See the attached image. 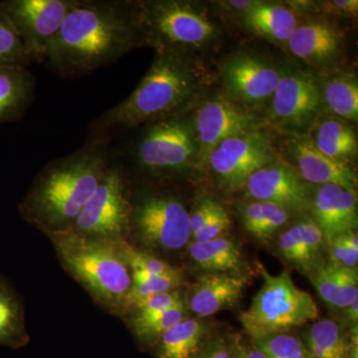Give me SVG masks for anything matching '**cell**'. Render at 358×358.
Instances as JSON below:
<instances>
[{
	"label": "cell",
	"instance_id": "cell-1",
	"mask_svg": "<svg viewBox=\"0 0 358 358\" xmlns=\"http://www.w3.org/2000/svg\"><path fill=\"white\" fill-rule=\"evenodd\" d=\"M145 46L136 1L80 0L53 39L44 64L64 79H77Z\"/></svg>",
	"mask_w": 358,
	"mask_h": 358
},
{
	"label": "cell",
	"instance_id": "cell-2",
	"mask_svg": "<svg viewBox=\"0 0 358 358\" xmlns=\"http://www.w3.org/2000/svg\"><path fill=\"white\" fill-rule=\"evenodd\" d=\"M114 157L110 143L87 141L73 154L49 162L21 201V216L46 235L72 230Z\"/></svg>",
	"mask_w": 358,
	"mask_h": 358
},
{
	"label": "cell",
	"instance_id": "cell-3",
	"mask_svg": "<svg viewBox=\"0 0 358 358\" xmlns=\"http://www.w3.org/2000/svg\"><path fill=\"white\" fill-rule=\"evenodd\" d=\"M199 66L188 54L159 50L133 93L90 126L87 141L110 143L119 129H136L181 115L200 88Z\"/></svg>",
	"mask_w": 358,
	"mask_h": 358
},
{
	"label": "cell",
	"instance_id": "cell-4",
	"mask_svg": "<svg viewBox=\"0 0 358 358\" xmlns=\"http://www.w3.org/2000/svg\"><path fill=\"white\" fill-rule=\"evenodd\" d=\"M59 262L100 307L115 317L131 310V271L117 242L78 234L73 230L47 235Z\"/></svg>",
	"mask_w": 358,
	"mask_h": 358
},
{
	"label": "cell",
	"instance_id": "cell-5",
	"mask_svg": "<svg viewBox=\"0 0 358 358\" xmlns=\"http://www.w3.org/2000/svg\"><path fill=\"white\" fill-rule=\"evenodd\" d=\"M257 265L263 285L248 310L240 315L242 326L251 339L289 333L317 319V303L308 292L296 286L289 271L273 275L262 264Z\"/></svg>",
	"mask_w": 358,
	"mask_h": 358
},
{
	"label": "cell",
	"instance_id": "cell-6",
	"mask_svg": "<svg viewBox=\"0 0 358 358\" xmlns=\"http://www.w3.org/2000/svg\"><path fill=\"white\" fill-rule=\"evenodd\" d=\"M136 13L145 45L157 51L188 54L210 42L217 33L212 21L189 2L136 1Z\"/></svg>",
	"mask_w": 358,
	"mask_h": 358
},
{
	"label": "cell",
	"instance_id": "cell-7",
	"mask_svg": "<svg viewBox=\"0 0 358 358\" xmlns=\"http://www.w3.org/2000/svg\"><path fill=\"white\" fill-rule=\"evenodd\" d=\"M128 181L115 155L93 196L78 216L72 230L84 236L119 242L131 232V201Z\"/></svg>",
	"mask_w": 358,
	"mask_h": 358
},
{
	"label": "cell",
	"instance_id": "cell-8",
	"mask_svg": "<svg viewBox=\"0 0 358 358\" xmlns=\"http://www.w3.org/2000/svg\"><path fill=\"white\" fill-rule=\"evenodd\" d=\"M197 150L192 122L178 115L147 124L133 155L143 171L164 176L182 173L196 164Z\"/></svg>",
	"mask_w": 358,
	"mask_h": 358
},
{
	"label": "cell",
	"instance_id": "cell-9",
	"mask_svg": "<svg viewBox=\"0 0 358 358\" xmlns=\"http://www.w3.org/2000/svg\"><path fill=\"white\" fill-rule=\"evenodd\" d=\"M131 201V231L141 243L166 251H178L189 244V211L176 195L143 193Z\"/></svg>",
	"mask_w": 358,
	"mask_h": 358
},
{
	"label": "cell",
	"instance_id": "cell-10",
	"mask_svg": "<svg viewBox=\"0 0 358 358\" xmlns=\"http://www.w3.org/2000/svg\"><path fill=\"white\" fill-rule=\"evenodd\" d=\"M80 0H3L0 13L13 24L33 63L42 64L65 18Z\"/></svg>",
	"mask_w": 358,
	"mask_h": 358
},
{
	"label": "cell",
	"instance_id": "cell-11",
	"mask_svg": "<svg viewBox=\"0 0 358 358\" xmlns=\"http://www.w3.org/2000/svg\"><path fill=\"white\" fill-rule=\"evenodd\" d=\"M192 124L199 148L196 164H201L222 141L258 131L260 120L239 103L218 96L200 106Z\"/></svg>",
	"mask_w": 358,
	"mask_h": 358
},
{
	"label": "cell",
	"instance_id": "cell-12",
	"mask_svg": "<svg viewBox=\"0 0 358 358\" xmlns=\"http://www.w3.org/2000/svg\"><path fill=\"white\" fill-rule=\"evenodd\" d=\"M275 160L270 143L258 131L222 141L212 150L206 164L227 189L237 190L244 187L252 174Z\"/></svg>",
	"mask_w": 358,
	"mask_h": 358
},
{
	"label": "cell",
	"instance_id": "cell-13",
	"mask_svg": "<svg viewBox=\"0 0 358 358\" xmlns=\"http://www.w3.org/2000/svg\"><path fill=\"white\" fill-rule=\"evenodd\" d=\"M247 194L253 200L280 205L289 212L310 208V192L294 167L273 162L252 174L247 180Z\"/></svg>",
	"mask_w": 358,
	"mask_h": 358
},
{
	"label": "cell",
	"instance_id": "cell-14",
	"mask_svg": "<svg viewBox=\"0 0 358 358\" xmlns=\"http://www.w3.org/2000/svg\"><path fill=\"white\" fill-rule=\"evenodd\" d=\"M322 100L319 84L310 73L291 71L282 74L273 94L271 115L285 124L303 127L320 112Z\"/></svg>",
	"mask_w": 358,
	"mask_h": 358
},
{
	"label": "cell",
	"instance_id": "cell-15",
	"mask_svg": "<svg viewBox=\"0 0 358 358\" xmlns=\"http://www.w3.org/2000/svg\"><path fill=\"white\" fill-rule=\"evenodd\" d=\"M281 76L274 66L249 54L231 58L223 70L224 84L231 95L248 105L272 98Z\"/></svg>",
	"mask_w": 358,
	"mask_h": 358
},
{
	"label": "cell",
	"instance_id": "cell-16",
	"mask_svg": "<svg viewBox=\"0 0 358 358\" xmlns=\"http://www.w3.org/2000/svg\"><path fill=\"white\" fill-rule=\"evenodd\" d=\"M313 220L326 238L327 247L334 237L357 231V189L334 185H320L310 200Z\"/></svg>",
	"mask_w": 358,
	"mask_h": 358
},
{
	"label": "cell",
	"instance_id": "cell-17",
	"mask_svg": "<svg viewBox=\"0 0 358 358\" xmlns=\"http://www.w3.org/2000/svg\"><path fill=\"white\" fill-rule=\"evenodd\" d=\"M291 148L298 167L296 171L306 183L357 189V176L352 167L322 154L308 136H294Z\"/></svg>",
	"mask_w": 358,
	"mask_h": 358
},
{
	"label": "cell",
	"instance_id": "cell-18",
	"mask_svg": "<svg viewBox=\"0 0 358 358\" xmlns=\"http://www.w3.org/2000/svg\"><path fill=\"white\" fill-rule=\"evenodd\" d=\"M248 278L243 274L206 273L192 285L188 296V310L199 317H208L239 301Z\"/></svg>",
	"mask_w": 358,
	"mask_h": 358
},
{
	"label": "cell",
	"instance_id": "cell-19",
	"mask_svg": "<svg viewBox=\"0 0 358 358\" xmlns=\"http://www.w3.org/2000/svg\"><path fill=\"white\" fill-rule=\"evenodd\" d=\"M327 250L324 233L313 218L299 221L278 237L279 255L306 275L324 262Z\"/></svg>",
	"mask_w": 358,
	"mask_h": 358
},
{
	"label": "cell",
	"instance_id": "cell-20",
	"mask_svg": "<svg viewBox=\"0 0 358 358\" xmlns=\"http://www.w3.org/2000/svg\"><path fill=\"white\" fill-rule=\"evenodd\" d=\"M287 44L296 57L312 65L329 64L341 51L338 33L324 22L298 25Z\"/></svg>",
	"mask_w": 358,
	"mask_h": 358
},
{
	"label": "cell",
	"instance_id": "cell-21",
	"mask_svg": "<svg viewBox=\"0 0 358 358\" xmlns=\"http://www.w3.org/2000/svg\"><path fill=\"white\" fill-rule=\"evenodd\" d=\"M307 277L329 307L343 310L358 299L357 268L324 260Z\"/></svg>",
	"mask_w": 358,
	"mask_h": 358
},
{
	"label": "cell",
	"instance_id": "cell-22",
	"mask_svg": "<svg viewBox=\"0 0 358 358\" xmlns=\"http://www.w3.org/2000/svg\"><path fill=\"white\" fill-rule=\"evenodd\" d=\"M34 94L35 78L27 68L0 67V124L20 120Z\"/></svg>",
	"mask_w": 358,
	"mask_h": 358
},
{
	"label": "cell",
	"instance_id": "cell-23",
	"mask_svg": "<svg viewBox=\"0 0 358 358\" xmlns=\"http://www.w3.org/2000/svg\"><path fill=\"white\" fill-rule=\"evenodd\" d=\"M188 252L193 262L206 273L243 274L242 251L232 238L224 236L203 243L192 241Z\"/></svg>",
	"mask_w": 358,
	"mask_h": 358
},
{
	"label": "cell",
	"instance_id": "cell-24",
	"mask_svg": "<svg viewBox=\"0 0 358 358\" xmlns=\"http://www.w3.org/2000/svg\"><path fill=\"white\" fill-rule=\"evenodd\" d=\"M29 341L22 299L8 280L0 275V346L20 350Z\"/></svg>",
	"mask_w": 358,
	"mask_h": 358
},
{
	"label": "cell",
	"instance_id": "cell-25",
	"mask_svg": "<svg viewBox=\"0 0 358 358\" xmlns=\"http://www.w3.org/2000/svg\"><path fill=\"white\" fill-rule=\"evenodd\" d=\"M244 22L257 35L287 43L298 27L296 14L287 7L258 2L244 14Z\"/></svg>",
	"mask_w": 358,
	"mask_h": 358
},
{
	"label": "cell",
	"instance_id": "cell-26",
	"mask_svg": "<svg viewBox=\"0 0 358 358\" xmlns=\"http://www.w3.org/2000/svg\"><path fill=\"white\" fill-rule=\"evenodd\" d=\"M206 334L202 320L185 317L155 343V358H193L203 346Z\"/></svg>",
	"mask_w": 358,
	"mask_h": 358
},
{
	"label": "cell",
	"instance_id": "cell-27",
	"mask_svg": "<svg viewBox=\"0 0 358 358\" xmlns=\"http://www.w3.org/2000/svg\"><path fill=\"white\" fill-rule=\"evenodd\" d=\"M308 138L322 154L341 164H350L357 154V133L339 120H322Z\"/></svg>",
	"mask_w": 358,
	"mask_h": 358
},
{
	"label": "cell",
	"instance_id": "cell-28",
	"mask_svg": "<svg viewBox=\"0 0 358 358\" xmlns=\"http://www.w3.org/2000/svg\"><path fill=\"white\" fill-rule=\"evenodd\" d=\"M239 212L245 229L260 242L272 240L289 218L284 207L259 200L242 205Z\"/></svg>",
	"mask_w": 358,
	"mask_h": 358
},
{
	"label": "cell",
	"instance_id": "cell-29",
	"mask_svg": "<svg viewBox=\"0 0 358 358\" xmlns=\"http://www.w3.org/2000/svg\"><path fill=\"white\" fill-rule=\"evenodd\" d=\"M303 343L312 358L348 357V331L336 320L313 322L303 336Z\"/></svg>",
	"mask_w": 358,
	"mask_h": 358
},
{
	"label": "cell",
	"instance_id": "cell-30",
	"mask_svg": "<svg viewBox=\"0 0 358 358\" xmlns=\"http://www.w3.org/2000/svg\"><path fill=\"white\" fill-rule=\"evenodd\" d=\"M324 100L334 114L348 121L357 122V77L348 73H341L327 80L324 86Z\"/></svg>",
	"mask_w": 358,
	"mask_h": 358
},
{
	"label": "cell",
	"instance_id": "cell-31",
	"mask_svg": "<svg viewBox=\"0 0 358 358\" xmlns=\"http://www.w3.org/2000/svg\"><path fill=\"white\" fill-rule=\"evenodd\" d=\"M131 310L150 296L180 289L185 284V278L178 268L164 275H148L141 272H131Z\"/></svg>",
	"mask_w": 358,
	"mask_h": 358
},
{
	"label": "cell",
	"instance_id": "cell-32",
	"mask_svg": "<svg viewBox=\"0 0 358 358\" xmlns=\"http://www.w3.org/2000/svg\"><path fill=\"white\" fill-rule=\"evenodd\" d=\"M188 317V308L185 301L166 312L162 313L159 317L143 324L131 326L134 336L140 343L145 345H155L162 334L173 329L174 326Z\"/></svg>",
	"mask_w": 358,
	"mask_h": 358
},
{
	"label": "cell",
	"instance_id": "cell-33",
	"mask_svg": "<svg viewBox=\"0 0 358 358\" xmlns=\"http://www.w3.org/2000/svg\"><path fill=\"white\" fill-rule=\"evenodd\" d=\"M32 63L20 35L6 16L0 13V67L27 68Z\"/></svg>",
	"mask_w": 358,
	"mask_h": 358
},
{
	"label": "cell",
	"instance_id": "cell-34",
	"mask_svg": "<svg viewBox=\"0 0 358 358\" xmlns=\"http://www.w3.org/2000/svg\"><path fill=\"white\" fill-rule=\"evenodd\" d=\"M251 341L268 358H312L303 341L289 333Z\"/></svg>",
	"mask_w": 358,
	"mask_h": 358
},
{
	"label": "cell",
	"instance_id": "cell-35",
	"mask_svg": "<svg viewBox=\"0 0 358 358\" xmlns=\"http://www.w3.org/2000/svg\"><path fill=\"white\" fill-rule=\"evenodd\" d=\"M124 262L131 272H141L148 275H164L178 270L166 261L157 258L147 252L134 248L128 240L117 242Z\"/></svg>",
	"mask_w": 358,
	"mask_h": 358
},
{
	"label": "cell",
	"instance_id": "cell-36",
	"mask_svg": "<svg viewBox=\"0 0 358 358\" xmlns=\"http://www.w3.org/2000/svg\"><path fill=\"white\" fill-rule=\"evenodd\" d=\"M182 301H185V298H183L180 289H173V291L150 296L131 308V310H134V313L131 324L136 326V324H143V322L155 320L162 313Z\"/></svg>",
	"mask_w": 358,
	"mask_h": 358
},
{
	"label": "cell",
	"instance_id": "cell-37",
	"mask_svg": "<svg viewBox=\"0 0 358 358\" xmlns=\"http://www.w3.org/2000/svg\"><path fill=\"white\" fill-rule=\"evenodd\" d=\"M231 228H232V220H231L229 214L222 205L219 203L210 218L206 221L203 227L192 239L193 242H199V243L211 241L217 238L227 236V233L229 232Z\"/></svg>",
	"mask_w": 358,
	"mask_h": 358
},
{
	"label": "cell",
	"instance_id": "cell-38",
	"mask_svg": "<svg viewBox=\"0 0 358 358\" xmlns=\"http://www.w3.org/2000/svg\"><path fill=\"white\" fill-rule=\"evenodd\" d=\"M327 251L331 256L329 260L333 262L348 268H357L358 252L348 246L345 235L341 234L334 237L327 245Z\"/></svg>",
	"mask_w": 358,
	"mask_h": 358
},
{
	"label": "cell",
	"instance_id": "cell-39",
	"mask_svg": "<svg viewBox=\"0 0 358 358\" xmlns=\"http://www.w3.org/2000/svg\"><path fill=\"white\" fill-rule=\"evenodd\" d=\"M219 202L212 199H204L195 206L192 212H189L190 228L192 238L203 227L206 221L210 218L213 212L217 208Z\"/></svg>",
	"mask_w": 358,
	"mask_h": 358
},
{
	"label": "cell",
	"instance_id": "cell-40",
	"mask_svg": "<svg viewBox=\"0 0 358 358\" xmlns=\"http://www.w3.org/2000/svg\"><path fill=\"white\" fill-rule=\"evenodd\" d=\"M193 358H233L229 341L222 338L205 341L203 346Z\"/></svg>",
	"mask_w": 358,
	"mask_h": 358
},
{
	"label": "cell",
	"instance_id": "cell-41",
	"mask_svg": "<svg viewBox=\"0 0 358 358\" xmlns=\"http://www.w3.org/2000/svg\"><path fill=\"white\" fill-rule=\"evenodd\" d=\"M233 358H268L253 343H246L240 334H232L228 339Z\"/></svg>",
	"mask_w": 358,
	"mask_h": 358
},
{
	"label": "cell",
	"instance_id": "cell-42",
	"mask_svg": "<svg viewBox=\"0 0 358 358\" xmlns=\"http://www.w3.org/2000/svg\"><path fill=\"white\" fill-rule=\"evenodd\" d=\"M322 6L327 13L341 16H355L357 14V0H334V1L322 2Z\"/></svg>",
	"mask_w": 358,
	"mask_h": 358
},
{
	"label": "cell",
	"instance_id": "cell-43",
	"mask_svg": "<svg viewBox=\"0 0 358 358\" xmlns=\"http://www.w3.org/2000/svg\"><path fill=\"white\" fill-rule=\"evenodd\" d=\"M357 326L350 327L348 331V357L358 358V329Z\"/></svg>",
	"mask_w": 358,
	"mask_h": 358
},
{
	"label": "cell",
	"instance_id": "cell-44",
	"mask_svg": "<svg viewBox=\"0 0 358 358\" xmlns=\"http://www.w3.org/2000/svg\"><path fill=\"white\" fill-rule=\"evenodd\" d=\"M343 319L348 326H357L358 322V299L352 301L350 305L343 308Z\"/></svg>",
	"mask_w": 358,
	"mask_h": 358
}]
</instances>
